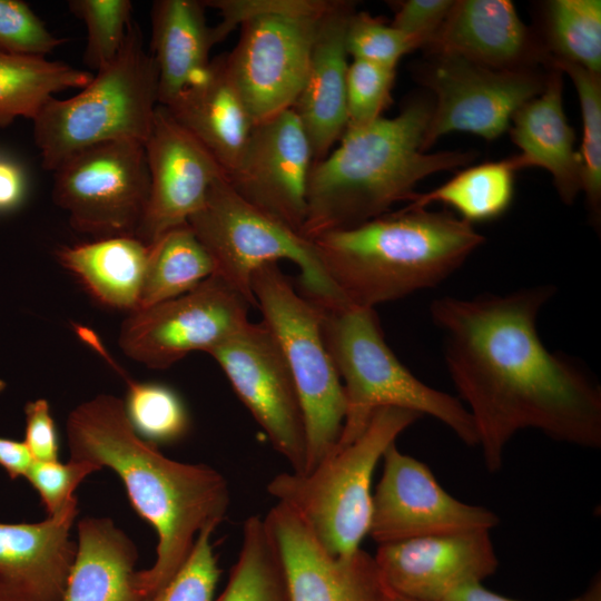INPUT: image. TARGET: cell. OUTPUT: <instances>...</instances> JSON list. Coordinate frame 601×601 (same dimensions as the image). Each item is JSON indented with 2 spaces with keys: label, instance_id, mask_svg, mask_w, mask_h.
<instances>
[{
  "label": "cell",
  "instance_id": "obj_31",
  "mask_svg": "<svg viewBox=\"0 0 601 601\" xmlns=\"http://www.w3.org/2000/svg\"><path fill=\"white\" fill-rule=\"evenodd\" d=\"M79 337L100 354L127 384L124 402L126 415L136 433L155 445L170 444L181 440L188 432L190 421L180 396L159 383L137 382L108 354L98 335L90 328L77 326Z\"/></svg>",
  "mask_w": 601,
  "mask_h": 601
},
{
  "label": "cell",
  "instance_id": "obj_8",
  "mask_svg": "<svg viewBox=\"0 0 601 601\" xmlns=\"http://www.w3.org/2000/svg\"><path fill=\"white\" fill-rule=\"evenodd\" d=\"M187 224L208 252L215 274L256 306L252 278L257 269L279 259L299 268V290L318 306L347 304L327 278L313 243L274 220L240 197L221 176Z\"/></svg>",
  "mask_w": 601,
  "mask_h": 601
},
{
  "label": "cell",
  "instance_id": "obj_9",
  "mask_svg": "<svg viewBox=\"0 0 601 601\" xmlns=\"http://www.w3.org/2000/svg\"><path fill=\"white\" fill-rule=\"evenodd\" d=\"M252 290L262 322L285 355L299 396L307 473L335 452L345 417L343 385L323 337L321 309L294 287L277 263L255 272Z\"/></svg>",
  "mask_w": 601,
  "mask_h": 601
},
{
  "label": "cell",
  "instance_id": "obj_47",
  "mask_svg": "<svg viewBox=\"0 0 601 601\" xmlns=\"http://www.w3.org/2000/svg\"><path fill=\"white\" fill-rule=\"evenodd\" d=\"M4 386H6V385H4V382H2V381L0 380V392L3 391Z\"/></svg>",
  "mask_w": 601,
  "mask_h": 601
},
{
  "label": "cell",
  "instance_id": "obj_33",
  "mask_svg": "<svg viewBox=\"0 0 601 601\" xmlns=\"http://www.w3.org/2000/svg\"><path fill=\"white\" fill-rule=\"evenodd\" d=\"M541 40L550 57L601 75V1H548Z\"/></svg>",
  "mask_w": 601,
  "mask_h": 601
},
{
  "label": "cell",
  "instance_id": "obj_25",
  "mask_svg": "<svg viewBox=\"0 0 601 601\" xmlns=\"http://www.w3.org/2000/svg\"><path fill=\"white\" fill-rule=\"evenodd\" d=\"M77 532L62 601H144L136 585L134 541L109 518H83Z\"/></svg>",
  "mask_w": 601,
  "mask_h": 601
},
{
  "label": "cell",
  "instance_id": "obj_19",
  "mask_svg": "<svg viewBox=\"0 0 601 601\" xmlns=\"http://www.w3.org/2000/svg\"><path fill=\"white\" fill-rule=\"evenodd\" d=\"M374 560L393 593L418 601H443L462 587L482 583L499 566L490 531L380 544Z\"/></svg>",
  "mask_w": 601,
  "mask_h": 601
},
{
  "label": "cell",
  "instance_id": "obj_22",
  "mask_svg": "<svg viewBox=\"0 0 601 601\" xmlns=\"http://www.w3.org/2000/svg\"><path fill=\"white\" fill-rule=\"evenodd\" d=\"M355 10L354 1L333 0L319 17L306 80L293 106L311 142L314 162L324 159L346 130L345 37Z\"/></svg>",
  "mask_w": 601,
  "mask_h": 601
},
{
  "label": "cell",
  "instance_id": "obj_34",
  "mask_svg": "<svg viewBox=\"0 0 601 601\" xmlns=\"http://www.w3.org/2000/svg\"><path fill=\"white\" fill-rule=\"evenodd\" d=\"M546 68L566 73L573 81L580 101L582 142L579 151L582 191L595 226L601 213V75L577 63L549 57Z\"/></svg>",
  "mask_w": 601,
  "mask_h": 601
},
{
  "label": "cell",
  "instance_id": "obj_38",
  "mask_svg": "<svg viewBox=\"0 0 601 601\" xmlns=\"http://www.w3.org/2000/svg\"><path fill=\"white\" fill-rule=\"evenodd\" d=\"M214 528L203 530L181 568L145 601H214L220 570L210 542Z\"/></svg>",
  "mask_w": 601,
  "mask_h": 601
},
{
  "label": "cell",
  "instance_id": "obj_5",
  "mask_svg": "<svg viewBox=\"0 0 601 601\" xmlns=\"http://www.w3.org/2000/svg\"><path fill=\"white\" fill-rule=\"evenodd\" d=\"M318 307L323 337L345 397V417L336 450L361 436L373 415L384 407L432 416L464 444L477 446L475 427L464 404L426 385L400 362L385 342L374 308L349 304Z\"/></svg>",
  "mask_w": 601,
  "mask_h": 601
},
{
  "label": "cell",
  "instance_id": "obj_15",
  "mask_svg": "<svg viewBox=\"0 0 601 601\" xmlns=\"http://www.w3.org/2000/svg\"><path fill=\"white\" fill-rule=\"evenodd\" d=\"M383 473L372 493L368 534L380 545L416 538L490 531L493 511L447 493L423 462L392 444L382 457Z\"/></svg>",
  "mask_w": 601,
  "mask_h": 601
},
{
  "label": "cell",
  "instance_id": "obj_16",
  "mask_svg": "<svg viewBox=\"0 0 601 601\" xmlns=\"http://www.w3.org/2000/svg\"><path fill=\"white\" fill-rule=\"evenodd\" d=\"M313 151L293 108L255 125L226 178L250 205L299 234L306 217Z\"/></svg>",
  "mask_w": 601,
  "mask_h": 601
},
{
  "label": "cell",
  "instance_id": "obj_39",
  "mask_svg": "<svg viewBox=\"0 0 601 601\" xmlns=\"http://www.w3.org/2000/svg\"><path fill=\"white\" fill-rule=\"evenodd\" d=\"M63 42L66 39L52 35L26 2L0 0L1 51L46 58Z\"/></svg>",
  "mask_w": 601,
  "mask_h": 601
},
{
  "label": "cell",
  "instance_id": "obj_46",
  "mask_svg": "<svg viewBox=\"0 0 601 601\" xmlns=\"http://www.w3.org/2000/svg\"><path fill=\"white\" fill-rule=\"evenodd\" d=\"M390 601H418V600H414V599H411V598H407V597H403V595L393 593Z\"/></svg>",
  "mask_w": 601,
  "mask_h": 601
},
{
  "label": "cell",
  "instance_id": "obj_32",
  "mask_svg": "<svg viewBox=\"0 0 601 601\" xmlns=\"http://www.w3.org/2000/svg\"><path fill=\"white\" fill-rule=\"evenodd\" d=\"M214 601H289L284 566L266 523L249 516L225 589Z\"/></svg>",
  "mask_w": 601,
  "mask_h": 601
},
{
  "label": "cell",
  "instance_id": "obj_3",
  "mask_svg": "<svg viewBox=\"0 0 601 601\" xmlns=\"http://www.w3.org/2000/svg\"><path fill=\"white\" fill-rule=\"evenodd\" d=\"M432 111V96L414 95L395 117L347 128L337 147L312 166L299 235L313 240L381 217L408 203L422 179L470 164L473 152L424 151Z\"/></svg>",
  "mask_w": 601,
  "mask_h": 601
},
{
  "label": "cell",
  "instance_id": "obj_24",
  "mask_svg": "<svg viewBox=\"0 0 601 601\" xmlns=\"http://www.w3.org/2000/svg\"><path fill=\"white\" fill-rule=\"evenodd\" d=\"M562 72L549 67L543 90L512 117L510 136L520 148L509 158L514 170H548L561 200L572 204L582 191L581 162L574 149L575 134L563 109Z\"/></svg>",
  "mask_w": 601,
  "mask_h": 601
},
{
  "label": "cell",
  "instance_id": "obj_43",
  "mask_svg": "<svg viewBox=\"0 0 601 601\" xmlns=\"http://www.w3.org/2000/svg\"><path fill=\"white\" fill-rule=\"evenodd\" d=\"M28 193V178L23 166L0 152V214L21 206Z\"/></svg>",
  "mask_w": 601,
  "mask_h": 601
},
{
  "label": "cell",
  "instance_id": "obj_14",
  "mask_svg": "<svg viewBox=\"0 0 601 601\" xmlns=\"http://www.w3.org/2000/svg\"><path fill=\"white\" fill-rule=\"evenodd\" d=\"M249 304L217 276L162 303L130 312L119 346L131 359L164 370L195 351L208 353L248 319Z\"/></svg>",
  "mask_w": 601,
  "mask_h": 601
},
{
  "label": "cell",
  "instance_id": "obj_36",
  "mask_svg": "<svg viewBox=\"0 0 601 601\" xmlns=\"http://www.w3.org/2000/svg\"><path fill=\"white\" fill-rule=\"evenodd\" d=\"M346 49L353 59L395 68L403 56L420 49V43L381 18L354 11L346 29Z\"/></svg>",
  "mask_w": 601,
  "mask_h": 601
},
{
  "label": "cell",
  "instance_id": "obj_42",
  "mask_svg": "<svg viewBox=\"0 0 601 601\" xmlns=\"http://www.w3.org/2000/svg\"><path fill=\"white\" fill-rule=\"evenodd\" d=\"M26 444L33 461H59V441L50 405L45 398L24 406Z\"/></svg>",
  "mask_w": 601,
  "mask_h": 601
},
{
  "label": "cell",
  "instance_id": "obj_10",
  "mask_svg": "<svg viewBox=\"0 0 601 601\" xmlns=\"http://www.w3.org/2000/svg\"><path fill=\"white\" fill-rule=\"evenodd\" d=\"M326 7V0H284L240 24L238 42L225 55V63L256 124L293 108Z\"/></svg>",
  "mask_w": 601,
  "mask_h": 601
},
{
  "label": "cell",
  "instance_id": "obj_37",
  "mask_svg": "<svg viewBox=\"0 0 601 601\" xmlns=\"http://www.w3.org/2000/svg\"><path fill=\"white\" fill-rule=\"evenodd\" d=\"M395 68L353 59L346 75L347 128L380 119L392 102Z\"/></svg>",
  "mask_w": 601,
  "mask_h": 601
},
{
  "label": "cell",
  "instance_id": "obj_35",
  "mask_svg": "<svg viewBox=\"0 0 601 601\" xmlns=\"http://www.w3.org/2000/svg\"><path fill=\"white\" fill-rule=\"evenodd\" d=\"M68 7L86 24L83 62L97 72L119 55L132 22V3L130 0H70Z\"/></svg>",
  "mask_w": 601,
  "mask_h": 601
},
{
  "label": "cell",
  "instance_id": "obj_4",
  "mask_svg": "<svg viewBox=\"0 0 601 601\" xmlns=\"http://www.w3.org/2000/svg\"><path fill=\"white\" fill-rule=\"evenodd\" d=\"M484 240L452 213L403 208L311 242L343 299L374 308L437 286Z\"/></svg>",
  "mask_w": 601,
  "mask_h": 601
},
{
  "label": "cell",
  "instance_id": "obj_28",
  "mask_svg": "<svg viewBox=\"0 0 601 601\" xmlns=\"http://www.w3.org/2000/svg\"><path fill=\"white\" fill-rule=\"evenodd\" d=\"M92 77L90 71L61 61L0 50V128L18 117L33 120L56 92L82 89Z\"/></svg>",
  "mask_w": 601,
  "mask_h": 601
},
{
  "label": "cell",
  "instance_id": "obj_26",
  "mask_svg": "<svg viewBox=\"0 0 601 601\" xmlns=\"http://www.w3.org/2000/svg\"><path fill=\"white\" fill-rule=\"evenodd\" d=\"M205 6L197 0H157L151 7V56L158 101L169 105L208 68L215 46Z\"/></svg>",
  "mask_w": 601,
  "mask_h": 601
},
{
  "label": "cell",
  "instance_id": "obj_27",
  "mask_svg": "<svg viewBox=\"0 0 601 601\" xmlns=\"http://www.w3.org/2000/svg\"><path fill=\"white\" fill-rule=\"evenodd\" d=\"M148 245L134 236L95 239L65 246L57 258L100 304L134 312L138 308Z\"/></svg>",
  "mask_w": 601,
  "mask_h": 601
},
{
  "label": "cell",
  "instance_id": "obj_29",
  "mask_svg": "<svg viewBox=\"0 0 601 601\" xmlns=\"http://www.w3.org/2000/svg\"><path fill=\"white\" fill-rule=\"evenodd\" d=\"M215 274V265L188 224L148 244V257L137 309L178 297Z\"/></svg>",
  "mask_w": 601,
  "mask_h": 601
},
{
  "label": "cell",
  "instance_id": "obj_23",
  "mask_svg": "<svg viewBox=\"0 0 601 601\" xmlns=\"http://www.w3.org/2000/svg\"><path fill=\"white\" fill-rule=\"evenodd\" d=\"M164 107L226 176L234 170L256 122L229 77L225 55L213 59L198 79Z\"/></svg>",
  "mask_w": 601,
  "mask_h": 601
},
{
  "label": "cell",
  "instance_id": "obj_41",
  "mask_svg": "<svg viewBox=\"0 0 601 601\" xmlns=\"http://www.w3.org/2000/svg\"><path fill=\"white\" fill-rule=\"evenodd\" d=\"M453 0H405L394 4L391 24L414 38L423 49L447 17Z\"/></svg>",
  "mask_w": 601,
  "mask_h": 601
},
{
  "label": "cell",
  "instance_id": "obj_45",
  "mask_svg": "<svg viewBox=\"0 0 601 601\" xmlns=\"http://www.w3.org/2000/svg\"><path fill=\"white\" fill-rule=\"evenodd\" d=\"M32 461L23 442L0 437V466L10 479L24 477Z\"/></svg>",
  "mask_w": 601,
  "mask_h": 601
},
{
  "label": "cell",
  "instance_id": "obj_13",
  "mask_svg": "<svg viewBox=\"0 0 601 601\" xmlns=\"http://www.w3.org/2000/svg\"><path fill=\"white\" fill-rule=\"evenodd\" d=\"M208 354L292 472L303 474L307 463L303 407L285 355L268 327L262 321L248 322Z\"/></svg>",
  "mask_w": 601,
  "mask_h": 601
},
{
  "label": "cell",
  "instance_id": "obj_21",
  "mask_svg": "<svg viewBox=\"0 0 601 601\" xmlns=\"http://www.w3.org/2000/svg\"><path fill=\"white\" fill-rule=\"evenodd\" d=\"M78 500L36 523H0V601H62Z\"/></svg>",
  "mask_w": 601,
  "mask_h": 601
},
{
  "label": "cell",
  "instance_id": "obj_18",
  "mask_svg": "<svg viewBox=\"0 0 601 601\" xmlns=\"http://www.w3.org/2000/svg\"><path fill=\"white\" fill-rule=\"evenodd\" d=\"M284 566L289 601H390L374 556L329 554L305 522L276 502L264 516Z\"/></svg>",
  "mask_w": 601,
  "mask_h": 601
},
{
  "label": "cell",
  "instance_id": "obj_11",
  "mask_svg": "<svg viewBox=\"0 0 601 601\" xmlns=\"http://www.w3.org/2000/svg\"><path fill=\"white\" fill-rule=\"evenodd\" d=\"M145 146L112 140L80 149L53 170L52 199L73 229L95 239L134 236L149 197Z\"/></svg>",
  "mask_w": 601,
  "mask_h": 601
},
{
  "label": "cell",
  "instance_id": "obj_1",
  "mask_svg": "<svg viewBox=\"0 0 601 601\" xmlns=\"http://www.w3.org/2000/svg\"><path fill=\"white\" fill-rule=\"evenodd\" d=\"M552 285L504 295L443 296L430 316L445 365L469 411L489 472L522 430L584 449L601 446V388L587 371L541 341L536 321Z\"/></svg>",
  "mask_w": 601,
  "mask_h": 601
},
{
  "label": "cell",
  "instance_id": "obj_40",
  "mask_svg": "<svg viewBox=\"0 0 601 601\" xmlns=\"http://www.w3.org/2000/svg\"><path fill=\"white\" fill-rule=\"evenodd\" d=\"M101 469L88 461H32L26 479L40 496L47 516L60 512L77 499L75 492L91 473Z\"/></svg>",
  "mask_w": 601,
  "mask_h": 601
},
{
  "label": "cell",
  "instance_id": "obj_6",
  "mask_svg": "<svg viewBox=\"0 0 601 601\" xmlns=\"http://www.w3.org/2000/svg\"><path fill=\"white\" fill-rule=\"evenodd\" d=\"M158 106L157 67L132 21L114 61L79 93L50 98L32 120L43 168L53 171L71 154L106 141L145 144Z\"/></svg>",
  "mask_w": 601,
  "mask_h": 601
},
{
  "label": "cell",
  "instance_id": "obj_12",
  "mask_svg": "<svg viewBox=\"0 0 601 601\" xmlns=\"http://www.w3.org/2000/svg\"><path fill=\"white\" fill-rule=\"evenodd\" d=\"M415 77L433 93L424 151L454 131L499 138L510 129L515 111L543 90L546 79L535 68L496 70L443 53L427 55Z\"/></svg>",
  "mask_w": 601,
  "mask_h": 601
},
{
  "label": "cell",
  "instance_id": "obj_20",
  "mask_svg": "<svg viewBox=\"0 0 601 601\" xmlns=\"http://www.w3.org/2000/svg\"><path fill=\"white\" fill-rule=\"evenodd\" d=\"M423 50L459 56L496 70L534 69L546 66L550 56L509 0L454 1Z\"/></svg>",
  "mask_w": 601,
  "mask_h": 601
},
{
  "label": "cell",
  "instance_id": "obj_7",
  "mask_svg": "<svg viewBox=\"0 0 601 601\" xmlns=\"http://www.w3.org/2000/svg\"><path fill=\"white\" fill-rule=\"evenodd\" d=\"M422 415L384 407L351 444L336 450L307 473L283 472L267 484L268 493L292 509L332 555L361 549L368 534L372 479L385 451Z\"/></svg>",
  "mask_w": 601,
  "mask_h": 601
},
{
  "label": "cell",
  "instance_id": "obj_17",
  "mask_svg": "<svg viewBox=\"0 0 601 601\" xmlns=\"http://www.w3.org/2000/svg\"><path fill=\"white\" fill-rule=\"evenodd\" d=\"M149 170V197L136 237L150 244L187 224L216 179L226 176L209 151L158 106L144 144Z\"/></svg>",
  "mask_w": 601,
  "mask_h": 601
},
{
  "label": "cell",
  "instance_id": "obj_2",
  "mask_svg": "<svg viewBox=\"0 0 601 601\" xmlns=\"http://www.w3.org/2000/svg\"><path fill=\"white\" fill-rule=\"evenodd\" d=\"M66 433L70 459L111 469L131 506L157 533L154 564L136 572L145 601L181 568L199 533L223 522L230 503L227 480L205 463L165 456L136 433L124 401L114 395L100 394L76 406Z\"/></svg>",
  "mask_w": 601,
  "mask_h": 601
},
{
  "label": "cell",
  "instance_id": "obj_44",
  "mask_svg": "<svg viewBox=\"0 0 601 601\" xmlns=\"http://www.w3.org/2000/svg\"><path fill=\"white\" fill-rule=\"evenodd\" d=\"M443 601H518L485 589L482 583L462 587L450 593ZM569 601H601V579L595 578L580 595Z\"/></svg>",
  "mask_w": 601,
  "mask_h": 601
},
{
  "label": "cell",
  "instance_id": "obj_30",
  "mask_svg": "<svg viewBox=\"0 0 601 601\" xmlns=\"http://www.w3.org/2000/svg\"><path fill=\"white\" fill-rule=\"evenodd\" d=\"M514 168L510 159L471 166L437 188L416 193L406 209H422L441 203L455 209L461 219L473 224L502 216L514 194Z\"/></svg>",
  "mask_w": 601,
  "mask_h": 601
}]
</instances>
